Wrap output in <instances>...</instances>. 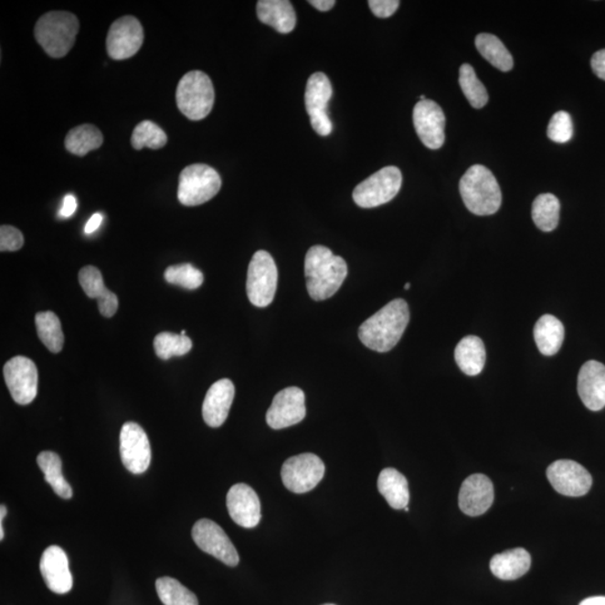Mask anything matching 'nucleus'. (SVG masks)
I'll use <instances>...</instances> for the list:
<instances>
[{
  "label": "nucleus",
  "mask_w": 605,
  "mask_h": 605,
  "mask_svg": "<svg viewBox=\"0 0 605 605\" xmlns=\"http://www.w3.org/2000/svg\"><path fill=\"white\" fill-rule=\"evenodd\" d=\"M409 307L406 301H391L359 327L362 344L377 352L393 350L409 324Z\"/></svg>",
  "instance_id": "1"
},
{
  "label": "nucleus",
  "mask_w": 605,
  "mask_h": 605,
  "mask_svg": "<svg viewBox=\"0 0 605 605\" xmlns=\"http://www.w3.org/2000/svg\"><path fill=\"white\" fill-rule=\"evenodd\" d=\"M348 276L344 258L335 256L329 248L313 246L305 257L306 287L314 301H324L340 290Z\"/></svg>",
  "instance_id": "2"
},
{
  "label": "nucleus",
  "mask_w": 605,
  "mask_h": 605,
  "mask_svg": "<svg viewBox=\"0 0 605 605\" xmlns=\"http://www.w3.org/2000/svg\"><path fill=\"white\" fill-rule=\"evenodd\" d=\"M460 193L469 211L477 216L494 215L503 202L497 178L483 165H473L460 181Z\"/></svg>",
  "instance_id": "3"
},
{
  "label": "nucleus",
  "mask_w": 605,
  "mask_h": 605,
  "mask_svg": "<svg viewBox=\"0 0 605 605\" xmlns=\"http://www.w3.org/2000/svg\"><path fill=\"white\" fill-rule=\"evenodd\" d=\"M79 21L69 12H49L38 19L34 36L49 57H66L76 43Z\"/></svg>",
  "instance_id": "4"
},
{
  "label": "nucleus",
  "mask_w": 605,
  "mask_h": 605,
  "mask_svg": "<svg viewBox=\"0 0 605 605\" xmlns=\"http://www.w3.org/2000/svg\"><path fill=\"white\" fill-rule=\"evenodd\" d=\"M176 103L190 121H202L209 115L215 103V88L207 74L202 71L186 73L178 82Z\"/></svg>",
  "instance_id": "5"
},
{
  "label": "nucleus",
  "mask_w": 605,
  "mask_h": 605,
  "mask_svg": "<svg viewBox=\"0 0 605 605\" xmlns=\"http://www.w3.org/2000/svg\"><path fill=\"white\" fill-rule=\"evenodd\" d=\"M221 186V177L215 168L206 164H193L181 172L178 201L186 207L201 206L215 197Z\"/></svg>",
  "instance_id": "6"
},
{
  "label": "nucleus",
  "mask_w": 605,
  "mask_h": 605,
  "mask_svg": "<svg viewBox=\"0 0 605 605\" xmlns=\"http://www.w3.org/2000/svg\"><path fill=\"white\" fill-rule=\"evenodd\" d=\"M279 281V271L274 258L265 250L257 251L248 268L247 295L252 305L266 307L271 304Z\"/></svg>",
  "instance_id": "7"
},
{
  "label": "nucleus",
  "mask_w": 605,
  "mask_h": 605,
  "mask_svg": "<svg viewBox=\"0 0 605 605\" xmlns=\"http://www.w3.org/2000/svg\"><path fill=\"white\" fill-rule=\"evenodd\" d=\"M403 175L398 167L387 166L361 182L354 191V200L356 206L371 209L386 205L398 195Z\"/></svg>",
  "instance_id": "8"
},
{
  "label": "nucleus",
  "mask_w": 605,
  "mask_h": 605,
  "mask_svg": "<svg viewBox=\"0 0 605 605\" xmlns=\"http://www.w3.org/2000/svg\"><path fill=\"white\" fill-rule=\"evenodd\" d=\"M324 473V461L315 454L304 453L292 456L282 464L281 480L292 493L306 494L321 483Z\"/></svg>",
  "instance_id": "9"
},
{
  "label": "nucleus",
  "mask_w": 605,
  "mask_h": 605,
  "mask_svg": "<svg viewBox=\"0 0 605 605\" xmlns=\"http://www.w3.org/2000/svg\"><path fill=\"white\" fill-rule=\"evenodd\" d=\"M192 537L198 548L221 560L228 567L235 568L239 564V554L233 547L230 538L228 537L225 530L212 520H198L193 525Z\"/></svg>",
  "instance_id": "10"
},
{
  "label": "nucleus",
  "mask_w": 605,
  "mask_h": 605,
  "mask_svg": "<svg viewBox=\"0 0 605 605\" xmlns=\"http://www.w3.org/2000/svg\"><path fill=\"white\" fill-rule=\"evenodd\" d=\"M4 377L9 393L17 404L28 405L37 398L38 373L31 359L15 356L5 365Z\"/></svg>",
  "instance_id": "11"
},
{
  "label": "nucleus",
  "mask_w": 605,
  "mask_h": 605,
  "mask_svg": "<svg viewBox=\"0 0 605 605\" xmlns=\"http://www.w3.org/2000/svg\"><path fill=\"white\" fill-rule=\"evenodd\" d=\"M121 455L125 468L133 474H142L150 468L152 451L146 431L140 425L128 421L121 431Z\"/></svg>",
  "instance_id": "12"
},
{
  "label": "nucleus",
  "mask_w": 605,
  "mask_h": 605,
  "mask_svg": "<svg viewBox=\"0 0 605 605\" xmlns=\"http://www.w3.org/2000/svg\"><path fill=\"white\" fill-rule=\"evenodd\" d=\"M143 42V29L136 17L123 16L109 28L107 51L117 61L131 58L140 51Z\"/></svg>",
  "instance_id": "13"
},
{
  "label": "nucleus",
  "mask_w": 605,
  "mask_h": 605,
  "mask_svg": "<svg viewBox=\"0 0 605 605\" xmlns=\"http://www.w3.org/2000/svg\"><path fill=\"white\" fill-rule=\"evenodd\" d=\"M547 474L553 488L568 497H582L592 487L591 474L575 461H557L548 466Z\"/></svg>",
  "instance_id": "14"
},
{
  "label": "nucleus",
  "mask_w": 605,
  "mask_h": 605,
  "mask_svg": "<svg viewBox=\"0 0 605 605\" xmlns=\"http://www.w3.org/2000/svg\"><path fill=\"white\" fill-rule=\"evenodd\" d=\"M306 416L304 391L289 387L280 391L272 399L266 420L270 428L282 430L301 423Z\"/></svg>",
  "instance_id": "15"
},
{
  "label": "nucleus",
  "mask_w": 605,
  "mask_h": 605,
  "mask_svg": "<svg viewBox=\"0 0 605 605\" xmlns=\"http://www.w3.org/2000/svg\"><path fill=\"white\" fill-rule=\"evenodd\" d=\"M416 133L430 150H439L445 142L446 118L442 108L433 101L416 103L413 112Z\"/></svg>",
  "instance_id": "16"
},
{
  "label": "nucleus",
  "mask_w": 605,
  "mask_h": 605,
  "mask_svg": "<svg viewBox=\"0 0 605 605\" xmlns=\"http://www.w3.org/2000/svg\"><path fill=\"white\" fill-rule=\"evenodd\" d=\"M230 517L244 528H255L261 519L260 501L255 490L245 483L233 485L227 494Z\"/></svg>",
  "instance_id": "17"
},
{
  "label": "nucleus",
  "mask_w": 605,
  "mask_h": 605,
  "mask_svg": "<svg viewBox=\"0 0 605 605\" xmlns=\"http://www.w3.org/2000/svg\"><path fill=\"white\" fill-rule=\"evenodd\" d=\"M494 499V484L487 475L472 474L464 480L460 489L459 505L465 515L478 517L488 512Z\"/></svg>",
  "instance_id": "18"
},
{
  "label": "nucleus",
  "mask_w": 605,
  "mask_h": 605,
  "mask_svg": "<svg viewBox=\"0 0 605 605\" xmlns=\"http://www.w3.org/2000/svg\"><path fill=\"white\" fill-rule=\"evenodd\" d=\"M39 569L47 587L52 592L66 594L71 591L73 578L69 568V558L61 547H49L43 553Z\"/></svg>",
  "instance_id": "19"
},
{
  "label": "nucleus",
  "mask_w": 605,
  "mask_h": 605,
  "mask_svg": "<svg viewBox=\"0 0 605 605\" xmlns=\"http://www.w3.org/2000/svg\"><path fill=\"white\" fill-rule=\"evenodd\" d=\"M578 391L589 410L599 411L605 408V366L601 362L591 360L582 366Z\"/></svg>",
  "instance_id": "20"
},
{
  "label": "nucleus",
  "mask_w": 605,
  "mask_h": 605,
  "mask_svg": "<svg viewBox=\"0 0 605 605\" xmlns=\"http://www.w3.org/2000/svg\"><path fill=\"white\" fill-rule=\"evenodd\" d=\"M235 385L229 379H221L210 387L202 406L203 419L210 428L217 429L225 423L229 415Z\"/></svg>",
  "instance_id": "21"
},
{
  "label": "nucleus",
  "mask_w": 605,
  "mask_h": 605,
  "mask_svg": "<svg viewBox=\"0 0 605 605\" xmlns=\"http://www.w3.org/2000/svg\"><path fill=\"white\" fill-rule=\"evenodd\" d=\"M79 281L84 292L90 299L98 300L99 311L102 316L112 317L118 310V297L107 289L101 271L94 266L83 267L79 272Z\"/></svg>",
  "instance_id": "22"
},
{
  "label": "nucleus",
  "mask_w": 605,
  "mask_h": 605,
  "mask_svg": "<svg viewBox=\"0 0 605 605\" xmlns=\"http://www.w3.org/2000/svg\"><path fill=\"white\" fill-rule=\"evenodd\" d=\"M257 16L281 34H289L296 27V14L289 0H260Z\"/></svg>",
  "instance_id": "23"
},
{
  "label": "nucleus",
  "mask_w": 605,
  "mask_h": 605,
  "mask_svg": "<svg viewBox=\"0 0 605 605\" xmlns=\"http://www.w3.org/2000/svg\"><path fill=\"white\" fill-rule=\"evenodd\" d=\"M532 565V557L527 550L515 548L494 555L490 562L491 572L504 581H514L524 577Z\"/></svg>",
  "instance_id": "24"
},
{
  "label": "nucleus",
  "mask_w": 605,
  "mask_h": 605,
  "mask_svg": "<svg viewBox=\"0 0 605 605\" xmlns=\"http://www.w3.org/2000/svg\"><path fill=\"white\" fill-rule=\"evenodd\" d=\"M378 490L391 508H408L410 498L409 481L396 469L387 468L381 471Z\"/></svg>",
  "instance_id": "25"
},
{
  "label": "nucleus",
  "mask_w": 605,
  "mask_h": 605,
  "mask_svg": "<svg viewBox=\"0 0 605 605\" xmlns=\"http://www.w3.org/2000/svg\"><path fill=\"white\" fill-rule=\"evenodd\" d=\"M485 348L483 341L479 336H465L456 345L454 356L456 365L468 376H478L483 373L485 365Z\"/></svg>",
  "instance_id": "26"
},
{
  "label": "nucleus",
  "mask_w": 605,
  "mask_h": 605,
  "mask_svg": "<svg viewBox=\"0 0 605 605\" xmlns=\"http://www.w3.org/2000/svg\"><path fill=\"white\" fill-rule=\"evenodd\" d=\"M534 336L540 354L555 356L562 348L565 336L564 325L553 315H543L535 325Z\"/></svg>",
  "instance_id": "27"
},
{
  "label": "nucleus",
  "mask_w": 605,
  "mask_h": 605,
  "mask_svg": "<svg viewBox=\"0 0 605 605\" xmlns=\"http://www.w3.org/2000/svg\"><path fill=\"white\" fill-rule=\"evenodd\" d=\"M334 89L326 74L322 72L312 74L305 90V107L310 118L327 113L326 109Z\"/></svg>",
  "instance_id": "28"
},
{
  "label": "nucleus",
  "mask_w": 605,
  "mask_h": 605,
  "mask_svg": "<svg viewBox=\"0 0 605 605\" xmlns=\"http://www.w3.org/2000/svg\"><path fill=\"white\" fill-rule=\"evenodd\" d=\"M475 47L481 56L500 71L508 72L514 68V58L504 44L493 34H479L475 38Z\"/></svg>",
  "instance_id": "29"
},
{
  "label": "nucleus",
  "mask_w": 605,
  "mask_h": 605,
  "mask_svg": "<svg viewBox=\"0 0 605 605\" xmlns=\"http://www.w3.org/2000/svg\"><path fill=\"white\" fill-rule=\"evenodd\" d=\"M37 464L43 471L44 478L51 485L54 493L63 499H71L73 491L71 485L64 479L62 473V461L57 453L46 452L39 453L37 456Z\"/></svg>",
  "instance_id": "30"
},
{
  "label": "nucleus",
  "mask_w": 605,
  "mask_h": 605,
  "mask_svg": "<svg viewBox=\"0 0 605 605\" xmlns=\"http://www.w3.org/2000/svg\"><path fill=\"white\" fill-rule=\"evenodd\" d=\"M103 136L99 128L93 125H81L71 129L66 137L68 152L77 156L87 155L102 145Z\"/></svg>",
  "instance_id": "31"
},
{
  "label": "nucleus",
  "mask_w": 605,
  "mask_h": 605,
  "mask_svg": "<svg viewBox=\"0 0 605 605\" xmlns=\"http://www.w3.org/2000/svg\"><path fill=\"white\" fill-rule=\"evenodd\" d=\"M560 203L557 196L544 193L535 198L532 216L538 229L550 232L557 229L559 221Z\"/></svg>",
  "instance_id": "32"
},
{
  "label": "nucleus",
  "mask_w": 605,
  "mask_h": 605,
  "mask_svg": "<svg viewBox=\"0 0 605 605\" xmlns=\"http://www.w3.org/2000/svg\"><path fill=\"white\" fill-rule=\"evenodd\" d=\"M36 324L39 340L52 352L58 354L63 349L64 334L61 322L53 312H41L36 316Z\"/></svg>",
  "instance_id": "33"
},
{
  "label": "nucleus",
  "mask_w": 605,
  "mask_h": 605,
  "mask_svg": "<svg viewBox=\"0 0 605 605\" xmlns=\"http://www.w3.org/2000/svg\"><path fill=\"white\" fill-rule=\"evenodd\" d=\"M156 591L164 605H198L196 595L175 578H158Z\"/></svg>",
  "instance_id": "34"
},
{
  "label": "nucleus",
  "mask_w": 605,
  "mask_h": 605,
  "mask_svg": "<svg viewBox=\"0 0 605 605\" xmlns=\"http://www.w3.org/2000/svg\"><path fill=\"white\" fill-rule=\"evenodd\" d=\"M459 82L471 106L475 109H481L487 105L489 101L487 89L479 80L474 69L470 64H463L460 68Z\"/></svg>",
  "instance_id": "35"
},
{
  "label": "nucleus",
  "mask_w": 605,
  "mask_h": 605,
  "mask_svg": "<svg viewBox=\"0 0 605 605\" xmlns=\"http://www.w3.org/2000/svg\"><path fill=\"white\" fill-rule=\"evenodd\" d=\"M192 346V341L188 336L171 334V332H162L154 340V349H155L158 358L162 360L185 356L191 351Z\"/></svg>",
  "instance_id": "36"
},
{
  "label": "nucleus",
  "mask_w": 605,
  "mask_h": 605,
  "mask_svg": "<svg viewBox=\"0 0 605 605\" xmlns=\"http://www.w3.org/2000/svg\"><path fill=\"white\" fill-rule=\"evenodd\" d=\"M167 143L165 132L151 121H143L133 129L132 145L141 151L143 147L151 150H160Z\"/></svg>",
  "instance_id": "37"
},
{
  "label": "nucleus",
  "mask_w": 605,
  "mask_h": 605,
  "mask_svg": "<svg viewBox=\"0 0 605 605\" xmlns=\"http://www.w3.org/2000/svg\"><path fill=\"white\" fill-rule=\"evenodd\" d=\"M167 282L188 291L197 290L205 281L202 271L191 264L170 266L164 274Z\"/></svg>",
  "instance_id": "38"
},
{
  "label": "nucleus",
  "mask_w": 605,
  "mask_h": 605,
  "mask_svg": "<svg viewBox=\"0 0 605 605\" xmlns=\"http://www.w3.org/2000/svg\"><path fill=\"white\" fill-rule=\"evenodd\" d=\"M573 133V122L569 113L567 111L555 113L547 128L549 140L559 143H568L572 140Z\"/></svg>",
  "instance_id": "39"
},
{
  "label": "nucleus",
  "mask_w": 605,
  "mask_h": 605,
  "mask_svg": "<svg viewBox=\"0 0 605 605\" xmlns=\"http://www.w3.org/2000/svg\"><path fill=\"white\" fill-rule=\"evenodd\" d=\"M24 245L23 233L17 228L2 226L0 228V250L17 251Z\"/></svg>",
  "instance_id": "40"
},
{
  "label": "nucleus",
  "mask_w": 605,
  "mask_h": 605,
  "mask_svg": "<svg viewBox=\"0 0 605 605\" xmlns=\"http://www.w3.org/2000/svg\"><path fill=\"white\" fill-rule=\"evenodd\" d=\"M368 4L371 11L379 18L393 16L400 5L398 0H370Z\"/></svg>",
  "instance_id": "41"
},
{
  "label": "nucleus",
  "mask_w": 605,
  "mask_h": 605,
  "mask_svg": "<svg viewBox=\"0 0 605 605\" xmlns=\"http://www.w3.org/2000/svg\"><path fill=\"white\" fill-rule=\"evenodd\" d=\"M311 125L322 137L329 136L332 133V129H334V125H332V122L330 121L329 116H327V113H322V115L311 117Z\"/></svg>",
  "instance_id": "42"
},
{
  "label": "nucleus",
  "mask_w": 605,
  "mask_h": 605,
  "mask_svg": "<svg viewBox=\"0 0 605 605\" xmlns=\"http://www.w3.org/2000/svg\"><path fill=\"white\" fill-rule=\"evenodd\" d=\"M591 67L598 78L605 81V48L594 54L591 58Z\"/></svg>",
  "instance_id": "43"
},
{
  "label": "nucleus",
  "mask_w": 605,
  "mask_h": 605,
  "mask_svg": "<svg viewBox=\"0 0 605 605\" xmlns=\"http://www.w3.org/2000/svg\"><path fill=\"white\" fill-rule=\"evenodd\" d=\"M78 201L76 196L68 195L64 196L63 206L58 212L59 218H70L77 211Z\"/></svg>",
  "instance_id": "44"
},
{
  "label": "nucleus",
  "mask_w": 605,
  "mask_h": 605,
  "mask_svg": "<svg viewBox=\"0 0 605 605\" xmlns=\"http://www.w3.org/2000/svg\"><path fill=\"white\" fill-rule=\"evenodd\" d=\"M102 220L103 217L101 213H94L87 222L86 227H84V232H86L87 235H91V233L99 229V227L101 226Z\"/></svg>",
  "instance_id": "45"
},
{
  "label": "nucleus",
  "mask_w": 605,
  "mask_h": 605,
  "mask_svg": "<svg viewBox=\"0 0 605 605\" xmlns=\"http://www.w3.org/2000/svg\"><path fill=\"white\" fill-rule=\"evenodd\" d=\"M309 4L319 9L320 12H329L334 7L335 2L334 0H311Z\"/></svg>",
  "instance_id": "46"
},
{
  "label": "nucleus",
  "mask_w": 605,
  "mask_h": 605,
  "mask_svg": "<svg viewBox=\"0 0 605 605\" xmlns=\"http://www.w3.org/2000/svg\"><path fill=\"white\" fill-rule=\"evenodd\" d=\"M579 605H605V597L585 599Z\"/></svg>",
  "instance_id": "47"
},
{
  "label": "nucleus",
  "mask_w": 605,
  "mask_h": 605,
  "mask_svg": "<svg viewBox=\"0 0 605 605\" xmlns=\"http://www.w3.org/2000/svg\"><path fill=\"white\" fill-rule=\"evenodd\" d=\"M6 514H7V509L3 504L2 507H0V539L2 540L5 537L3 522L5 515H6Z\"/></svg>",
  "instance_id": "48"
},
{
  "label": "nucleus",
  "mask_w": 605,
  "mask_h": 605,
  "mask_svg": "<svg viewBox=\"0 0 605 605\" xmlns=\"http://www.w3.org/2000/svg\"><path fill=\"white\" fill-rule=\"evenodd\" d=\"M405 290H409L410 289V282H406V285L404 287Z\"/></svg>",
  "instance_id": "49"
},
{
  "label": "nucleus",
  "mask_w": 605,
  "mask_h": 605,
  "mask_svg": "<svg viewBox=\"0 0 605 605\" xmlns=\"http://www.w3.org/2000/svg\"><path fill=\"white\" fill-rule=\"evenodd\" d=\"M181 335H186V330H183V331L181 332Z\"/></svg>",
  "instance_id": "50"
},
{
  "label": "nucleus",
  "mask_w": 605,
  "mask_h": 605,
  "mask_svg": "<svg viewBox=\"0 0 605 605\" xmlns=\"http://www.w3.org/2000/svg\"><path fill=\"white\" fill-rule=\"evenodd\" d=\"M324 605H334V604H324Z\"/></svg>",
  "instance_id": "51"
}]
</instances>
